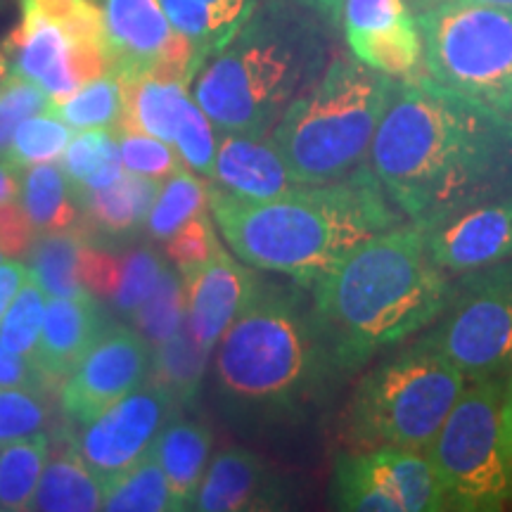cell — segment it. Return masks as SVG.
Here are the masks:
<instances>
[{
  "label": "cell",
  "mask_w": 512,
  "mask_h": 512,
  "mask_svg": "<svg viewBox=\"0 0 512 512\" xmlns=\"http://www.w3.org/2000/svg\"><path fill=\"white\" fill-rule=\"evenodd\" d=\"M22 15L53 19L79 46L105 50L110 55L105 15L95 0H22Z\"/></svg>",
  "instance_id": "37"
},
{
  "label": "cell",
  "mask_w": 512,
  "mask_h": 512,
  "mask_svg": "<svg viewBox=\"0 0 512 512\" xmlns=\"http://www.w3.org/2000/svg\"><path fill=\"white\" fill-rule=\"evenodd\" d=\"M124 83V81H121ZM192 95L188 83L162 76H143L124 83V114L114 131H143L174 145L178 124Z\"/></svg>",
  "instance_id": "24"
},
{
  "label": "cell",
  "mask_w": 512,
  "mask_h": 512,
  "mask_svg": "<svg viewBox=\"0 0 512 512\" xmlns=\"http://www.w3.org/2000/svg\"><path fill=\"white\" fill-rule=\"evenodd\" d=\"M46 304V290L29 273L27 283L22 285V290L17 292V297L12 299L3 320H0V342L5 344V349H10L12 354L22 356L29 363H34L43 316H46Z\"/></svg>",
  "instance_id": "35"
},
{
  "label": "cell",
  "mask_w": 512,
  "mask_h": 512,
  "mask_svg": "<svg viewBox=\"0 0 512 512\" xmlns=\"http://www.w3.org/2000/svg\"><path fill=\"white\" fill-rule=\"evenodd\" d=\"M105 486L88 470L72 446L46 465L31 498L38 512H95L102 510Z\"/></svg>",
  "instance_id": "26"
},
{
  "label": "cell",
  "mask_w": 512,
  "mask_h": 512,
  "mask_svg": "<svg viewBox=\"0 0 512 512\" xmlns=\"http://www.w3.org/2000/svg\"><path fill=\"white\" fill-rule=\"evenodd\" d=\"M178 411L183 408L159 384L147 380L81 425L83 430L72 448L102 486H107L152 453L159 432Z\"/></svg>",
  "instance_id": "12"
},
{
  "label": "cell",
  "mask_w": 512,
  "mask_h": 512,
  "mask_svg": "<svg viewBox=\"0 0 512 512\" xmlns=\"http://www.w3.org/2000/svg\"><path fill=\"white\" fill-rule=\"evenodd\" d=\"M427 3H465V5H494V8H512V0H420V5Z\"/></svg>",
  "instance_id": "54"
},
{
  "label": "cell",
  "mask_w": 512,
  "mask_h": 512,
  "mask_svg": "<svg viewBox=\"0 0 512 512\" xmlns=\"http://www.w3.org/2000/svg\"><path fill=\"white\" fill-rule=\"evenodd\" d=\"M121 275V256L110 252H100L91 245H83L79 256V280L83 290L91 292L98 299H112L119 285Z\"/></svg>",
  "instance_id": "45"
},
{
  "label": "cell",
  "mask_w": 512,
  "mask_h": 512,
  "mask_svg": "<svg viewBox=\"0 0 512 512\" xmlns=\"http://www.w3.org/2000/svg\"><path fill=\"white\" fill-rule=\"evenodd\" d=\"M330 27L299 0L256 3L226 46L202 64L192 98L216 131L271 136L287 107L330 64Z\"/></svg>",
  "instance_id": "4"
},
{
  "label": "cell",
  "mask_w": 512,
  "mask_h": 512,
  "mask_svg": "<svg viewBox=\"0 0 512 512\" xmlns=\"http://www.w3.org/2000/svg\"><path fill=\"white\" fill-rule=\"evenodd\" d=\"M105 31L112 72L121 81L162 76L192 83L204 60L171 27L159 0H105Z\"/></svg>",
  "instance_id": "11"
},
{
  "label": "cell",
  "mask_w": 512,
  "mask_h": 512,
  "mask_svg": "<svg viewBox=\"0 0 512 512\" xmlns=\"http://www.w3.org/2000/svg\"><path fill=\"white\" fill-rule=\"evenodd\" d=\"M102 510L110 512H176L174 496H171L169 479L162 465L157 463L155 453L147 456L121 472L105 486Z\"/></svg>",
  "instance_id": "31"
},
{
  "label": "cell",
  "mask_w": 512,
  "mask_h": 512,
  "mask_svg": "<svg viewBox=\"0 0 512 512\" xmlns=\"http://www.w3.org/2000/svg\"><path fill=\"white\" fill-rule=\"evenodd\" d=\"M88 233L64 230V233H41L31 245L29 273L48 297H74L83 292L79 280V256Z\"/></svg>",
  "instance_id": "29"
},
{
  "label": "cell",
  "mask_w": 512,
  "mask_h": 512,
  "mask_svg": "<svg viewBox=\"0 0 512 512\" xmlns=\"http://www.w3.org/2000/svg\"><path fill=\"white\" fill-rule=\"evenodd\" d=\"M465 375L425 339L389 356L358 384L349 437L368 448L422 453L465 389Z\"/></svg>",
  "instance_id": "7"
},
{
  "label": "cell",
  "mask_w": 512,
  "mask_h": 512,
  "mask_svg": "<svg viewBox=\"0 0 512 512\" xmlns=\"http://www.w3.org/2000/svg\"><path fill=\"white\" fill-rule=\"evenodd\" d=\"M62 171L72 183L74 195L112 185L124 174L117 131L110 128H88L69 140L67 150L60 157Z\"/></svg>",
  "instance_id": "28"
},
{
  "label": "cell",
  "mask_w": 512,
  "mask_h": 512,
  "mask_svg": "<svg viewBox=\"0 0 512 512\" xmlns=\"http://www.w3.org/2000/svg\"><path fill=\"white\" fill-rule=\"evenodd\" d=\"M256 3H259V0H207L216 50L226 46L230 36L242 27V22H245L249 15H252Z\"/></svg>",
  "instance_id": "47"
},
{
  "label": "cell",
  "mask_w": 512,
  "mask_h": 512,
  "mask_svg": "<svg viewBox=\"0 0 512 512\" xmlns=\"http://www.w3.org/2000/svg\"><path fill=\"white\" fill-rule=\"evenodd\" d=\"M422 223L434 261L451 275L512 259V188Z\"/></svg>",
  "instance_id": "14"
},
{
  "label": "cell",
  "mask_w": 512,
  "mask_h": 512,
  "mask_svg": "<svg viewBox=\"0 0 512 512\" xmlns=\"http://www.w3.org/2000/svg\"><path fill=\"white\" fill-rule=\"evenodd\" d=\"M19 202L38 235L64 233V230L88 233L81 204L60 164L46 162L27 166L22 171Z\"/></svg>",
  "instance_id": "25"
},
{
  "label": "cell",
  "mask_w": 512,
  "mask_h": 512,
  "mask_svg": "<svg viewBox=\"0 0 512 512\" xmlns=\"http://www.w3.org/2000/svg\"><path fill=\"white\" fill-rule=\"evenodd\" d=\"M299 3H304L306 8L318 12V15L323 17L325 22H330L335 29L342 27L344 0H299Z\"/></svg>",
  "instance_id": "52"
},
{
  "label": "cell",
  "mask_w": 512,
  "mask_h": 512,
  "mask_svg": "<svg viewBox=\"0 0 512 512\" xmlns=\"http://www.w3.org/2000/svg\"><path fill=\"white\" fill-rule=\"evenodd\" d=\"M508 380L467 382L434 434L425 458L448 510L494 512L512 501V470L501 444V408Z\"/></svg>",
  "instance_id": "9"
},
{
  "label": "cell",
  "mask_w": 512,
  "mask_h": 512,
  "mask_svg": "<svg viewBox=\"0 0 512 512\" xmlns=\"http://www.w3.org/2000/svg\"><path fill=\"white\" fill-rule=\"evenodd\" d=\"M162 181L126 171L107 188L88 190L76 197L88 230L105 235H128L145 226Z\"/></svg>",
  "instance_id": "23"
},
{
  "label": "cell",
  "mask_w": 512,
  "mask_h": 512,
  "mask_svg": "<svg viewBox=\"0 0 512 512\" xmlns=\"http://www.w3.org/2000/svg\"><path fill=\"white\" fill-rule=\"evenodd\" d=\"M216 143H219V136H216L214 124L202 112L195 98H190L174 138V147L178 155H181V162L195 171V174L211 181L214 178Z\"/></svg>",
  "instance_id": "39"
},
{
  "label": "cell",
  "mask_w": 512,
  "mask_h": 512,
  "mask_svg": "<svg viewBox=\"0 0 512 512\" xmlns=\"http://www.w3.org/2000/svg\"><path fill=\"white\" fill-rule=\"evenodd\" d=\"M211 444H214V437L209 427L185 418L183 411H178L159 432L152 453L169 479L176 512L192 510V501L209 467Z\"/></svg>",
  "instance_id": "22"
},
{
  "label": "cell",
  "mask_w": 512,
  "mask_h": 512,
  "mask_svg": "<svg viewBox=\"0 0 512 512\" xmlns=\"http://www.w3.org/2000/svg\"><path fill=\"white\" fill-rule=\"evenodd\" d=\"M209 209L233 254L256 271L311 287L351 249L403 223L366 162L323 185H294L271 200H245L209 185Z\"/></svg>",
  "instance_id": "3"
},
{
  "label": "cell",
  "mask_w": 512,
  "mask_h": 512,
  "mask_svg": "<svg viewBox=\"0 0 512 512\" xmlns=\"http://www.w3.org/2000/svg\"><path fill=\"white\" fill-rule=\"evenodd\" d=\"M159 5L169 17L171 27L188 38L202 60L207 62L216 50L207 0H159Z\"/></svg>",
  "instance_id": "44"
},
{
  "label": "cell",
  "mask_w": 512,
  "mask_h": 512,
  "mask_svg": "<svg viewBox=\"0 0 512 512\" xmlns=\"http://www.w3.org/2000/svg\"><path fill=\"white\" fill-rule=\"evenodd\" d=\"M219 249H223V242L216 235L214 221L207 216V209L185 221L169 240H164L166 259L178 268L181 275L207 264Z\"/></svg>",
  "instance_id": "41"
},
{
  "label": "cell",
  "mask_w": 512,
  "mask_h": 512,
  "mask_svg": "<svg viewBox=\"0 0 512 512\" xmlns=\"http://www.w3.org/2000/svg\"><path fill=\"white\" fill-rule=\"evenodd\" d=\"M152 347L136 328L110 323L60 384V408L81 427L152 375Z\"/></svg>",
  "instance_id": "13"
},
{
  "label": "cell",
  "mask_w": 512,
  "mask_h": 512,
  "mask_svg": "<svg viewBox=\"0 0 512 512\" xmlns=\"http://www.w3.org/2000/svg\"><path fill=\"white\" fill-rule=\"evenodd\" d=\"M311 306L337 368L356 373L439 320L456 280L427 247L422 221L375 235L311 285Z\"/></svg>",
  "instance_id": "2"
},
{
  "label": "cell",
  "mask_w": 512,
  "mask_h": 512,
  "mask_svg": "<svg viewBox=\"0 0 512 512\" xmlns=\"http://www.w3.org/2000/svg\"><path fill=\"white\" fill-rule=\"evenodd\" d=\"M74 138V128L50 110L24 119L12 133L10 147L3 152L5 162L15 164L17 169H27L34 164L57 162L67 150L69 140Z\"/></svg>",
  "instance_id": "34"
},
{
  "label": "cell",
  "mask_w": 512,
  "mask_h": 512,
  "mask_svg": "<svg viewBox=\"0 0 512 512\" xmlns=\"http://www.w3.org/2000/svg\"><path fill=\"white\" fill-rule=\"evenodd\" d=\"M399 79L337 55L287 107L271 140L297 185H323L368 162L375 131L392 105Z\"/></svg>",
  "instance_id": "6"
},
{
  "label": "cell",
  "mask_w": 512,
  "mask_h": 512,
  "mask_svg": "<svg viewBox=\"0 0 512 512\" xmlns=\"http://www.w3.org/2000/svg\"><path fill=\"white\" fill-rule=\"evenodd\" d=\"M12 38V72L34 81L60 102L86 81L112 72L105 50L83 48L53 19L22 15Z\"/></svg>",
  "instance_id": "15"
},
{
  "label": "cell",
  "mask_w": 512,
  "mask_h": 512,
  "mask_svg": "<svg viewBox=\"0 0 512 512\" xmlns=\"http://www.w3.org/2000/svg\"><path fill=\"white\" fill-rule=\"evenodd\" d=\"M415 19L422 74L512 124V8L427 3Z\"/></svg>",
  "instance_id": "8"
},
{
  "label": "cell",
  "mask_w": 512,
  "mask_h": 512,
  "mask_svg": "<svg viewBox=\"0 0 512 512\" xmlns=\"http://www.w3.org/2000/svg\"><path fill=\"white\" fill-rule=\"evenodd\" d=\"M207 207L209 185L202 178L190 174L188 166H183L174 176L166 178L145 226L155 240H169L185 221H190L192 216H197Z\"/></svg>",
  "instance_id": "33"
},
{
  "label": "cell",
  "mask_w": 512,
  "mask_h": 512,
  "mask_svg": "<svg viewBox=\"0 0 512 512\" xmlns=\"http://www.w3.org/2000/svg\"><path fill=\"white\" fill-rule=\"evenodd\" d=\"M287 508V484L264 458L247 448L216 453L204 472L192 510L252 512Z\"/></svg>",
  "instance_id": "18"
},
{
  "label": "cell",
  "mask_w": 512,
  "mask_h": 512,
  "mask_svg": "<svg viewBox=\"0 0 512 512\" xmlns=\"http://www.w3.org/2000/svg\"><path fill=\"white\" fill-rule=\"evenodd\" d=\"M50 110L74 131L117 128L124 114V83L114 72H107L83 83L69 98L53 102Z\"/></svg>",
  "instance_id": "32"
},
{
  "label": "cell",
  "mask_w": 512,
  "mask_h": 512,
  "mask_svg": "<svg viewBox=\"0 0 512 512\" xmlns=\"http://www.w3.org/2000/svg\"><path fill=\"white\" fill-rule=\"evenodd\" d=\"M0 387H22L41 392L46 384H43L34 363L12 354V351L5 349V344L0 342Z\"/></svg>",
  "instance_id": "48"
},
{
  "label": "cell",
  "mask_w": 512,
  "mask_h": 512,
  "mask_svg": "<svg viewBox=\"0 0 512 512\" xmlns=\"http://www.w3.org/2000/svg\"><path fill=\"white\" fill-rule=\"evenodd\" d=\"M501 444H503L505 460H508L512 470V377L508 380V387H505L503 408H501Z\"/></svg>",
  "instance_id": "50"
},
{
  "label": "cell",
  "mask_w": 512,
  "mask_h": 512,
  "mask_svg": "<svg viewBox=\"0 0 512 512\" xmlns=\"http://www.w3.org/2000/svg\"><path fill=\"white\" fill-rule=\"evenodd\" d=\"M110 323L112 320L100 306V299L91 292L83 290L74 297H50L34 356V366L43 384L55 387L67 380L76 363Z\"/></svg>",
  "instance_id": "19"
},
{
  "label": "cell",
  "mask_w": 512,
  "mask_h": 512,
  "mask_svg": "<svg viewBox=\"0 0 512 512\" xmlns=\"http://www.w3.org/2000/svg\"><path fill=\"white\" fill-rule=\"evenodd\" d=\"M169 259L159 256L155 249L140 247L121 256V275L119 285L112 294V306L119 316L133 318L140 304L155 290Z\"/></svg>",
  "instance_id": "38"
},
{
  "label": "cell",
  "mask_w": 512,
  "mask_h": 512,
  "mask_svg": "<svg viewBox=\"0 0 512 512\" xmlns=\"http://www.w3.org/2000/svg\"><path fill=\"white\" fill-rule=\"evenodd\" d=\"M377 491L396 503L399 512H441L448 510L437 475L425 453L399 448H370L354 453Z\"/></svg>",
  "instance_id": "21"
},
{
  "label": "cell",
  "mask_w": 512,
  "mask_h": 512,
  "mask_svg": "<svg viewBox=\"0 0 512 512\" xmlns=\"http://www.w3.org/2000/svg\"><path fill=\"white\" fill-rule=\"evenodd\" d=\"M209 356V351L192 337L188 325L183 323L174 335L155 347L150 380L159 384L178 408H188L200 396Z\"/></svg>",
  "instance_id": "27"
},
{
  "label": "cell",
  "mask_w": 512,
  "mask_h": 512,
  "mask_svg": "<svg viewBox=\"0 0 512 512\" xmlns=\"http://www.w3.org/2000/svg\"><path fill=\"white\" fill-rule=\"evenodd\" d=\"M185 292V325L204 349L214 351L233 320L252 302L261 280L252 266L219 249L207 264L181 275Z\"/></svg>",
  "instance_id": "17"
},
{
  "label": "cell",
  "mask_w": 512,
  "mask_h": 512,
  "mask_svg": "<svg viewBox=\"0 0 512 512\" xmlns=\"http://www.w3.org/2000/svg\"><path fill=\"white\" fill-rule=\"evenodd\" d=\"M50 105L53 100L41 86L12 72L0 93V155L10 147L12 133L22 121L46 112Z\"/></svg>",
  "instance_id": "43"
},
{
  "label": "cell",
  "mask_w": 512,
  "mask_h": 512,
  "mask_svg": "<svg viewBox=\"0 0 512 512\" xmlns=\"http://www.w3.org/2000/svg\"><path fill=\"white\" fill-rule=\"evenodd\" d=\"M36 238V228L31 226L19 197L0 202V249H3V254L12 256V259L27 256Z\"/></svg>",
  "instance_id": "46"
},
{
  "label": "cell",
  "mask_w": 512,
  "mask_h": 512,
  "mask_svg": "<svg viewBox=\"0 0 512 512\" xmlns=\"http://www.w3.org/2000/svg\"><path fill=\"white\" fill-rule=\"evenodd\" d=\"M339 29L366 67L394 79L422 74V36L406 0H344Z\"/></svg>",
  "instance_id": "16"
},
{
  "label": "cell",
  "mask_w": 512,
  "mask_h": 512,
  "mask_svg": "<svg viewBox=\"0 0 512 512\" xmlns=\"http://www.w3.org/2000/svg\"><path fill=\"white\" fill-rule=\"evenodd\" d=\"M133 325L152 347L169 339L185 323V292L181 273L164 268L150 297L133 313Z\"/></svg>",
  "instance_id": "36"
},
{
  "label": "cell",
  "mask_w": 512,
  "mask_h": 512,
  "mask_svg": "<svg viewBox=\"0 0 512 512\" xmlns=\"http://www.w3.org/2000/svg\"><path fill=\"white\" fill-rule=\"evenodd\" d=\"M29 278V266L22 261L12 259L0 264V320H3L5 311L12 304V299L17 297V292L22 290V285Z\"/></svg>",
  "instance_id": "49"
},
{
  "label": "cell",
  "mask_w": 512,
  "mask_h": 512,
  "mask_svg": "<svg viewBox=\"0 0 512 512\" xmlns=\"http://www.w3.org/2000/svg\"><path fill=\"white\" fill-rule=\"evenodd\" d=\"M48 406L41 392L22 387H0V446L8 441L43 432Z\"/></svg>",
  "instance_id": "42"
},
{
  "label": "cell",
  "mask_w": 512,
  "mask_h": 512,
  "mask_svg": "<svg viewBox=\"0 0 512 512\" xmlns=\"http://www.w3.org/2000/svg\"><path fill=\"white\" fill-rule=\"evenodd\" d=\"M368 164L406 219L432 221L512 188V124L425 74L399 79Z\"/></svg>",
  "instance_id": "1"
},
{
  "label": "cell",
  "mask_w": 512,
  "mask_h": 512,
  "mask_svg": "<svg viewBox=\"0 0 512 512\" xmlns=\"http://www.w3.org/2000/svg\"><path fill=\"white\" fill-rule=\"evenodd\" d=\"M214 375L228 406L261 420L302 418L323 401L337 368L311 299L302 290L259 285L216 344Z\"/></svg>",
  "instance_id": "5"
},
{
  "label": "cell",
  "mask_w": 512,
  "mask_h": 512,
  "mask_svg": "<svg viewBox=\"0 0 512 512\" xmlns=\"http://www.w3.org/2000/svg\"><path fill=\"white\" fill-rule=\"evenodd\" d=\"M219 133L214 162V181L245 200H271L292 190L290 171L275 150L271 136L249 133Z\"/></svg>",
  "instance_id": "20"
},
{
  "label": "cell",
  "mask_w": 512,
  "mask_h": 512,
  "mask_svg": "<svg viewBox=\"0 0 512 512\" xmlns=\"http://www.w3.org/2000/svg\"><path fill=\"white\" fill-rule=\"evenodd\" d=\"M50 458L46 432L8 441L0 446V510H29L31 498Z\"/></svg>",
  "instance_id": "30"
},
{
  "label": "cell",
  "mask_w": 512,
  "mask_h": 512,
  "mask_svg": "<svg viewBox=\"0 0 512 512\" xmlns=\"http://www.w3.org/2000/svg\"><path fill=\"white\" fill-rule=\"evenodd\" d=\"M117 140L124 169L133 171V174H143L150 178H159V181H166V178L174 176L178 169L185 166L176 147L150 136V133L124 128V131H117Z\"/></svg>",
  "instance_id": "40"
},
{
  "label": "cell",
  "mask_w": 512,
  "mask_h": 512,
  "mask_svg": "<svg viewBox=\"0 0 512 512\" xmlns=\"http://www.w3.org/2000/svg\"><path fill=\"white\" fill-rule=\"evenodd\" d=\"M467 382L512 377V259L463 273L439 323L422 335Z\"/></svg>",
  "instance_id": "10"
},
{
  "label": "cell",
  "mask_w": 512,
  "mask_h": 512,
  "mask_svg": "<svg viewBox=\"0 0 512 512\" xmlns=\"http://www.w3.org/2000/svg\"><path fill=\"white\" fill-rule=\"evenodd\" d=\"M12 74V38H0V93Z\"/></svg>",
  "instance_id": "53"
},
{
  "label": "cell",
  "mask_w": 512,
  "mask_h": 512,
  "mask_svg": "<svg viewBox=\"0 0 512 512\" xmlns=\"http://www.w3.org/2000/svg\"><path fill=\"white\" fill-rule=\"evenodd\" d=\"M3 259H5V254H3V249H0V264H3Z\"/></svg>",
  "instance_id": "55"
},
{
  "label": "cell",
  "mask_w": 512,
  "mask_h": 512,
  "mask_svg": "<svg viewBox=\"0 0 512 512\" xmlns=\"http://www.w3.org/2000/svg\"><path fill=\"white\" fill-rule=\"evenodd\" d=\"M19 188H22V169L0 157V202L19 197Z\"/></svg>",
  "instance_id": "51"
}]
</instances>
